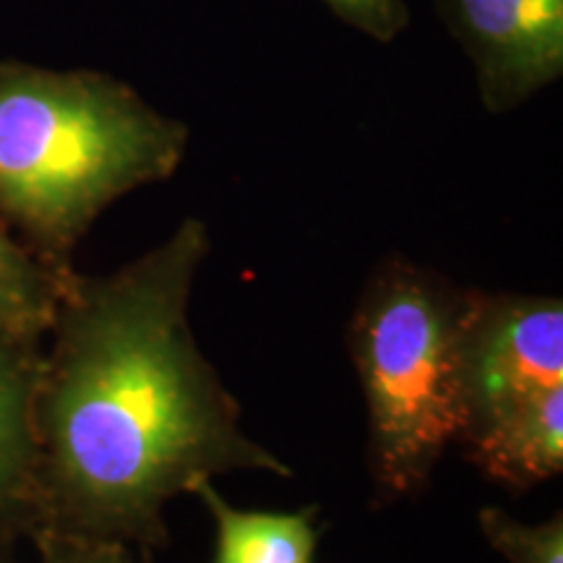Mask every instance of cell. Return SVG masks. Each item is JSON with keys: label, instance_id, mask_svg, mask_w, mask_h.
Segmentation results:
<instances>
[{"label": "cell", "instance_id": "52a82bcc", "mask_svg": "<svg viewBox=\"0 0 563 563\" xmlns=\"http://www.w3.org/2000/svg\"><path fill=\"white\" fill-rule=\"evenodd\" d=\"M42 340L0 336V522L34 519V389Z\"/></svg>", "mask_w": 563, "mask_h": 563}, {"label": "cell", "instance_id": "7c38bea8", "mask_svg": "<svg viewBox=\"0 0 563 563\" xmlns=\"http://www.w3.org/2000/svg\"><path fill=\"white\" fill-rule=\"evenodd\" d=\"M47 563H136L118 540L87 538V534L47 530Z\"/></svg>", "mask_w": 563, "mask_h": 563}, {"label": "cell", "instance_id": "6da1fadb", "mask_svg": "<svg viewBox=\"0 0 563 563\" xmlns=\"http://www.w3.org/2000/svg\"><path fill=\"white\" fill-rule=\"evenodd\" d=\"M209 230L186 217L167 241L102 277L70 272L42 340L34 389V519L102 540L162 538V509L232 470H292L241 426L188 323Z\"/></svg>", "mask_w": 563, "mask_h": 563}, {"label": "cell", "instance_id": "5b68a950", "mask_svg": "<svg viewBox=\"0 0 563 563\" xmlns=\"http://www.w3.org/2000/svg\"><path fill=\"white\" fill-rule=\"evenodd\" d=\"M475 74L490 115L511 112L563 76V0H433Z\"/></svg>", "mask_w": 563, "mask_h": 563}, {"label": "cell", "instance_id": "7a4b0ae2", "mask_svg": "<svg viewBox=\"0 0 563 563\" xmlns=\"http://www.w3.org/2000/svg\"><path fill=\"white\" fill-rule=\"evenodd\" d=\"M188 125L102 70L0 60V220L58 272L97 217L173 178Z\"/></svg>", "mask_w": 563, "mask_h": 563}, {"label": "cell", "instance_id": "277c9868", "mask_svg": "<svg viewBox=\"0 0 563 563\" xmlns=\"http://www.w3.org/2000/svg\"><path fill=\"white\" fill-rule=\"evenodd\" d=\"M456 373L460 441L519 399L563 384L561 298L470 292Z\"/></svg>", "mask_w": 563, "mask_h": 563}, {"label": "cell", "instance_id": "ba28073f", "mask_svg": "<svg viewBox=\"0 0 563 563\" xmlns=\"http://www.w3.org/2000/svg\"><path fill=\"white\" fill-rule=\"evenodd\" d=\"M191 493L207 504L214 519L211 563H311L319 543L316 509L241 511L224 501L211 481H199Z\"/></svg>", "mask_w": 563, "mask_h": 563}, {"label": "cell", "instance_id": "3957f363", "mask_svg": "<svg viewBox=\"0 0 563 563\" xmlns=\"http://www.w3.org/2000/svg\"><path fill=\"white\" fill-rule=\"evenodd\" d=\"M470 292L443 274L384 258L365 282L347 327V350L368 415L371 490L376 504L431 483L460 441L456 350Z\"/></svg>", "mask_w": 563, "mask_h": 563}, {"label": "cell", "instance_id": "30bf717a", "mask_svg": "<svg viewBox=\"0 0 563 563\" xmlns=\"http://www.w3.org/2000/svg\"><path fill=\"white\" fill-rule=\"evenodd\" d=\"M485 540L509 563H563L561 511L540 525H525L511 514L485 506L481 511Z\"/></svg>", "mask_w": 563, "mask_h": 563}, {"label": "cell", "instance_id": "8992f818", "mask_svg": "<svg viewBox=\"0 0 563 563\" xmlns=\"http://www.w3.org/2000/svg\"><path fill=\"white\" fill-rule=\"evenodd\" d=\"M464 456L501 488L527 490L563 467V384L519 399L460 441Z\"/></svg>", "mask_w": 563, "mask_h": 563}, {"label": "cell", "instance_id": "8fae6325", "mask_svg": "<svg viewBox=\"0 0 563 563\" xmlns=\"http://www.w3.org/2000/svg\"><path fill=\"white\" fill-rule=\"evenodd\" d=\"M344 24L365 37L389 45L410 26L407 0H321Z\"/></svg>", "mask_w": 563, "mask_h": 563}, {"label": "cell", "instance_id": "9c48e42d", "mask_svg": "<svg viewBox=\"0 0 563 563\" xmlns=\"http://www.w3.org/2000/svg\"><path fill=\"white\" fill-rule=\"evenodd\" d=\"M70 272L42 262L0 220V336L45 340Z\"/></svg>", "mask_w": 563, "mask_h": 563}]
</instances>
